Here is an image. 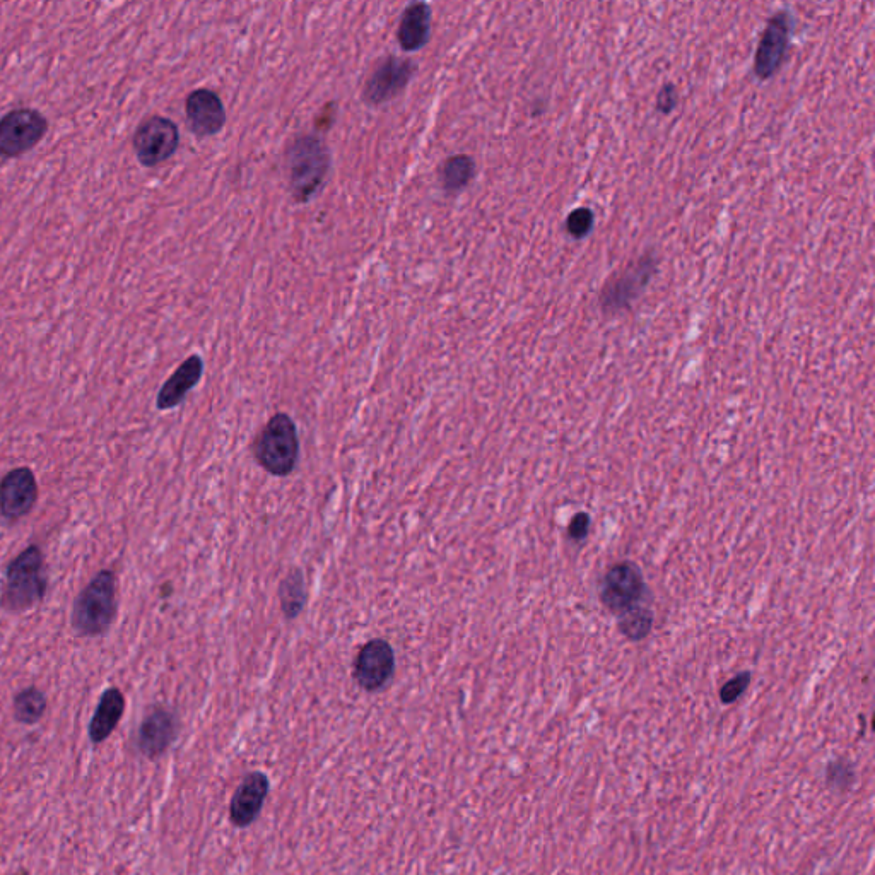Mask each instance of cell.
<instances>
[{
    "label": "cell",
    "instance_id": "cell-1",
    "mask_svg": "<svg viewBox=\"0 0 875 875\" xmlns=\"http://www.w3.org/2000/svg\"><path fill=\"white\" fill-rule=\"evenodd\" d=\"M48 575L45 556L40 547L28 546L12 559L0 595V605L7 612L30 611L42 604L47 594Z\"/></svg>",
    "mask_w": 875,
    "mask_h": 875
},
{
    "label": "cell",
    "instance_id": "cell-2",
    "mask_svg": "<svg viewBox=\"0 0 875 875\" xmlns=\"http://www.w3.org/2000/svg\"><path fill=\"white\" fill-rule=\"evenodd\" d=\"M117 617V575L101 570L77 595L71 626L77 636L96 638L110 631Z\"/></svg>",
    "mask_w": 875,
    "mask_h": 875
},
{
    "label": "cell",
    "instance_id": "cell-3",
    "mask_svg": "<svg viewBox=\"0 0 875 875\" xmlns=\"http://www.w3.org/2000/svg\"><path fill=\"white\" fill-rule=\"evenodd\" d=\"M288 180L291 195L298 204H305L323 187L330 168L327 146L318 137L300 136L289 146Z\"/></svg>",
    "mask_w": 875,
    "mask_h": 875
},
{
    "label": "cell",
    "instance_id": "cell-4",
    "mask_svg": "<svg viewBox=\"0 0 875 875\" xmlns=\"http://www.w3.org/2000/svg\"><path fill=\"white\" fill-rule=\"evenodd\" d=\"M255 459L272 476H289L300 455V440L293 419L277 412L255 441Z\"/></svg>",
    "mask_w": 875,
    "mask_h": 875
},
{
    "label": "cell",
    "instance_id": "cell-5",
    "mask_svg": "<svg viewBox=\"0 0 875 875\" xmlns=\"http://www.w3.org/2000/svg\"><path fill=\"white\" fill-rule=\"evenodd\" d=\"M645 592V576L640 566L633 561H623L605 571L599 587L600 604L614 616L621 617L641 605Z\"/></svg>",
    "mask_w": 875,
    "mask_h": 875
},
{
    "label": "cell",
    "instance_id": "cell-6",
    "mask_svg": "<svg viewBox=\"0 0 875 875\" xmlns=\"http://www.w3.org/2000/svg\"><path fill=\"white\" fill-rule=\"evenodd\" d=\"M658 269V257L655 253L648 252L636 260L635 264L629 265L621 276L614 277L605 284L599 296L600 308L605 313H619L631 308V305L640 298L646 286L652 282L653 276Z\"/></svg>",
    "mask_w": 875,
    "mask_h": 875
},
{
    "label": "cell",
    "instance_id": "cell-7",
    "mask_svg": "<svg viewBox=\"0 0 875 875\" xmlns=\"http://www.w3.org/2000/svg\"><path fill=\"white\" fill-rule=\"evenodd\" d=\"M48 120L35 108H16L0 118V156L19 158L47 136Z\"/></svg>",
    "mask_w": 875,
    "mask_h": 875
},
{
    "label": "cell",
    "instance_id": "cell-8",
    "mask_svg": "<svg viewBox=\"0 0 875 875\" xmlns=\"http://www.w3.org/2000/svg\"><path fill=\"white\" fill-rule=\"evenodd\" d=\"M137 161L144 168H156L177 153L180 130L170 118L153 115L142 120L132 137Z\"/></svg>",
    "mask_w": 875,
    "mask_h": 875
},
{
    "label": "cell",
    "instance_id": "cell-9",
    "mask_svg": "<svg viewBox=\"0 0 875 875\" xmlns=\"http://www.w3.org/2000/svg\"><path fill=\"white\" fill-rule=\"evenodd\" d=\"M416 72V65L409 59L387 55L376 64L370 77L366 79L363 98L368 105H383L397 98Z\"/></svg>",
    "mask_w": 875,
    "mask_h": 875
},
{
    "label": "cell",
    "instance_id": "cell-10",
    "mask_svg": "<svg viewBox=\"0 0 875 875\" xmlns=\"http://www.w3.org/2000/svg\"><path fill=\"white\" fill-rule=\"evenodd\" d=\"M790 33H792L790 14L785 11L776 12L764 28L754 57V74L759 79L766 81L782 69L790 47Z\"/></svg>",
    "mask_w": 875,
    "mask_h": 875
},
{
    "label": "cell",
    "instance_id": "cell-11",
    "mask_svg": "<svg viewBox=\"0 0 875 875\" xmlns=\"http://www.w3.org/2000/svg\"><path fill=\"white\" fill-rule=\"evenodd\" d=\"M40 496L35 472L30 467H18L7 472L0 481V517L18 522L28 517Z\"/></svg>",
    "mask_w": 875,
    "mask_h": 875
},
{
    "label": "cell",
    "instance_id": "cell-12",
    "mask_svg": "<svg viewBox=\"0 0 875 875\" xmlns=\"http://www.w3.org/2000/svg\"><path fill=\"white\" fill-rule=\"evenodd\" d=\"M395 670V655L392 646L382 638L366 643L359 650L354 662V679L361 689L375 693L387 684Z\"/></svg>",
    "mask_w": 875,
    "mask_h": 875
},
{
    "label": "cell",
    "instance_id": "cell-13",
    "mask_svg": "<svg viewBox=\"0 0 875 875\" xmlns=\"http://www.w3.org/2000/svg\"><path fill=\"white\" fill-rule=\"evenodd\" d=\"M188 129L197 137L216 136L226 124L223 100L211 89H195L185 101Z\"/></svg>",
    "mask_w": 875,
    "mask_h": 875
},
{
    "label": "cell",
    "instance_id": "cell-14",
    "mask_svg": "<svg viewBox=\"0 0 875 875\" xmlns=\"http://www.w3.org/2000/svg\"><path fill=\"white\" fill-rule=\"evenodd\" d=\"M177 732V717L170 710L158 706L142 720L137 744L146 758L156 759L170 749Z\"/></svg>",
    "mask_w": 875,
    "mask_h": 875
},
{
    "label": "cell",
    "instance_id": "cell-15",
    "mask_svg": "<svg viewBox=\"0 0 875 875\" xmlns=\"http://www.w3.org/2000/svg\"><path fill=\"white\" fill-rule=\"evenodd\" d=\"M269 792V780L262 773H250L243 778L231 799V823L236 828H247L257 819Z\"/></svg>",
    "mask_w": 875,
    "mask_h": 875
},
{
    "label": "cell",
    "instance_id": "cell-16",
    "mask_svg": "<svg viewBox=\"0 0 875 875\" xmlns=\"http://www.w3.org/2000/svg\"><path fill=\"white\" fill-rule=\"evenodd\" d=\"M202 373H204V361L200 356L194 354L185 359L159 390L156 399V407L159 411H170L180 406L188 392L200 382Z\"/></svg>",
    "mask_w": 875,
    "mask_h": 875
},
{
    "label": "cell",
    "instance_id": "cell-17",
    "mask_svg": "<svg viewBox=\"0 0 875 875\" xmlns=\"http://www.w3.org/2000/svg\"><path fill=\"white\" fill-rule=\"evenodd\" d=\"M431 33V9L424 2H414L406 7L400 18L397 38L400 47L406 52H416L423 48Z\"/></svg>",
    "mask_w": 875,
    "mask_h": 875
},
{
    "label": "cell",
    "instance_id": "cell-18",
    "mask_svg": "<svg viewBox=\"0 0 875 875\" xmlns=\"http://www.w3.org/2000/svg\"><path fill=\"white\" fill-rule=\"evenodd\" d=\"M124 711L125 696L120 689H106L105 693L101 694L93 720L89 723V737L94 744H100L113 734V730L117 729L118 723L124 717Z\"/></svg>",
    "mask_w": 875,
    "mask_h": 875
},
{
    "label": "cell",
    "instance_id": "cell-19",
    "mask_svg": "<svg viewBox=\"0 0 875 875\" xmlns=\"http://www.w3.org/2000/svg\"><path fill=\"white\" fill-rule=\"evenodd\" d=\"M279 600L282 614L286 619H294L301 614L306 605L305 576L301 570L294 568L282 578L279 585Z\"/></svg>",
    "mask_w": 875,
    "mask_h": 875
},
{
    "label": "cell",
    "instance_id": "cell-20",
    "mask_svg": "<svg viewBox=\"0 0 875 875\" xmlns=\"http://www.w3.org/2000/svg\"><path fill=\"white\" fill-rule=\"evenodd\" d=\"M476 165L467 154H457L448 158L440 168V183L441 187L447 192H460L462 188L469 185L470 180L474 178Z\"/></svg>",
    "mask_w": 875,
    "mask_h": 875
},
{
    "label": "cell",
    "instance_id": "cell-21",
    "mask_svg": "<svg viewBox=\"0 0 875 875\" xmlns=\"http://www.w3.org/2000/svg\"><path fill=\"white\" fill-rule=\"evenodd\" d=\"M14 718L24 725H35L42 720L47 711V696L40 689L31 686L14 696L12 703Z\"/></svg>",
    "mask_w": 875,
    "mask_h": 875
},
{
    "label": "cell",
    "instance_id": "cell-22",
    "mask_svg": "<svg viewBox=\"0 0 875 875\" xmlns=\"http://www.w3.org/2000/svg\"><path fill=\"white\" fill-rule=\"evenodd\" d=\"M652 629L653 612L643 607V605H638L635 609H631V611L619 617V631L629 641L645 640L646 636L652 633Z\"/></svg>",
    "mask_w": 875,
    "mask_h": 875
},
{
    "label": "cell",
    "instance_id": "cell-23",
    "mask_svg": "<svg viewBox=\"0 0 875 875\" xmlns=\"http://www.w3.org/2000/svg\"><path fill=\"white\" fill-rule=\"evenodd\" d=\"M826 783L831 790L836 792H848L855 783V770L848 761H831L826 770Z\"/></svg>",
    "mask_w": 875,
    "mask_h": 875
},
{
    "label": "cell",
    "instance_id": "cell-24",
    "mask_svg": "<svg viewBox=\"0 0 875 875\" xmlns=\"http://www.w3.org/2000/svg\"><path fill=\"white\" fill-rule=\"evenodd\" d=\"M595 216L592 209H588V207H578L575 211L571 212L570 216H568V221H566V230L570 233L573 238L576 240H582L585 236H588V233L592 231L594 228Z\"/></svg>",
    "mask_w": 875,
    "mask_h": 875
},
{
    "label": "cell",
    "instance_id": "cell-25",
    "mask_svg": "<svg viewBox=\"0 0 875 875\" xmlns=\"http://www.w3.org/2000/svg\"><path fill=\"white\" fill-rule=\"evenodd\" d=\"M751 681V672H742V674L732 677L720 689V701H722L723 705H734L735 701H739V698H742V694L746 693L747 689H749Z\"/></svg>",
    "mask_w": 875,
    "mask_h": 875
},
{
    "label": "cell",
    "instance_id": "cell-26",
    "mask_svg": "<svg viewBox=\"0 0 875 875\" xmlns=\"http://www.w3.org/2000/svg\"><path fill=\"white\" fill-rule=\"evenodd\" d=\"M677 103H679V94H677L676 86L674 84H665L664 88L660 89V93L657 94L655 108H657L658 112L669 115L670 112H674Z\"/></svg>",
    "mask_w": 875,
    "mask_h": 875
},
{
    "label": "cell",
    "instance_id": "cell-27",
    "mask_svg": "<svg viewBox=\"0 0 875 875\" xmlns=\"http://www.w3.org/2000/svg\"><path fill=\"white\" fill-rule=\"evenodd\" d=\"M588 530H590V517H588V513H585V511L576 513L575 517L571 518L570 525H568V535H570L571 541L582 542L587 537Z\"/></svg>",
    "mask_w": 875,
    "mask_h": 875
}]
</instances>
